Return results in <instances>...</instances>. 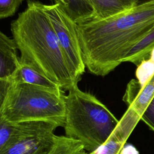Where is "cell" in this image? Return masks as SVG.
<instances>
[{
  "label": "cell",
  "instance_id": "6da1fadb",
  "mask_svg": "<svg viewBox=\"0 0 154 154\" xmlns=\"http://www.w3.org/2000/svg\"><path fill=\"white\" fill-rule=\"evenodd\" d=\"M154 25V0L106 18L76 24L83 61L88 71L105 76L121 63Z\"/></svg>",
  "mask_w": 154,
  "mask_h": 154
},
{
  "label": "cell",
  "instance_id": "7a4b0ae2",
  "mask_svg": "<svg viewBox=\"0 0 154 154\" xmlns=\"http://www.w3.org/2000/svg\"><path fill=\"white\" fill-rule=\"evenodd\" d=\"M20 63L27 65L69 91L78 85L73 78L43 4L28 0L27 7L11 24Z\"/></svg>",
  "mask_w": 154,
  "mask_h": 154
},
{
  "label": "cell",
  "instance_id": "3957f363",
  "mask_svg": "<svg viewBox=\"0 0 154 154\" xmlns=\"http://www.w3.org/2000/svg\"><path fill=\"white\" fill-rule=\"evenodd\" d=\"M65 136L82 143L91 152L103 145L116 128L119 120L94 95L78 85L65 94Z\"/></svg>",
  "mask_w": 154,
  "mask_h": 154
},
{
  "label": "cell",
  "instance_id": "277c9868",
  "mask_svg": "<svg viewBox=\"0 0 154 154\" xmlns=\"http://www.w3.org/2000/svg\"><path fill=\"white\" fill-rule=\"evenodd\" d=\"M64 96L61 89L12 82L0 115L7 122L14 124L43 121L63 127Z\"/></svg>",
  "mask_w": 154,
  "mask_h": 154
},
{
  "label": "cell",
  "instance_id": "5b68a950",
  "mask_svg": "<svg viewBox=\"0 0 154 154\" xmlns=\"http://www.w3.org/2000/svg\"><path fill=\"white\" fill-rule=\"evenodd\" d=\"M58 126L50 122L30 121L17 123V128L0 154H48L58 135Z\"/></svg>",
  "mask_w": 154,
  "mask_h": 154
},
{
  "label": "cell",
  "instance_id": "8992f818",
  "mask_svg": "<svg viewBox=\"0 0 154 154\" xmlns=\"http://www.w3.org/2000/svg\"><path fill=\"white\" fill-rule=\"evenodd\" d=\"M43 8L55 31L72 76L78 82L85 72V66L81 54L76 24L67 15L60 3L43 4Z\"/></svg>",
  "mask_w": 154,
  "mask_h": 154
},
{
  "label": "cell",
  "instance_id": "52a82bcc",
  "mask_svg": "<svg viewBox=\"0 0 154 154\" xmlns=\"http://www.w3.org/2000/svg\"><path fill=\"white\" fill-rule=\"evenodd\" d=\"M140 120L134 113L127 109L107 141L96 150L87 154H120Z\"/></svg>",
  "mask_w": 154,
  "mask_h": 154
},
{
  "label": "cell",
  "instance_id": "ba28073f",
  "mask_svg": "<svg viewBox=\"0 0 154 154\" xmlns=\"http://www.w3.org/2000/svg\"><path fill=\"white\" fill-rule=\"evenodd\" d=\"M154 96V72L144 84L132 79L128 85L123 100L129 111L139 119Z\"/></svg>",
  "mask_w": 154,
  "mask_h": 154
},
{
  "label": "cell",
  "instance_id": "9c48e42d",
  "mask_svg": "<svg viewBox=\"0 0 154 154\" xmlns=\"http://www.w3.org/2000/svg\"><path fill=\"white\" fill-rule=\"evenodd\" d=\"M14 40L0 31V78L10 79L20 66Z\"/></svg>",
  "mask_w": 154,
  "mask_h": 154
},
{
  "label": "cell",
  "instance_id": "30bf717a",
  "mask_svg": "<svg viewBox=\"0 0 154 154\" xmlns=\"http://www.w3.org/2000/svg\"><path fill=\"white\" fill-rule=\"evenodd\" d=\"M96 19H106L129 10L140 4L139 0H90Z\"/></svg>",
  "mask_w": 154,
  "mask_h": 154
},
{
  "label": "cell",
  "instance_id": "8fae6325",
  "mask_svg": "<svg viewBox=\"0 0 154 154\" xmlns=\"http://www.w3.org/2000/svg\"><path fill=\"white\" fill-rule=\"evenodd\" d=\"M11 81L13 83H25L53 89H61L60 87L45 75L31 67L20 64Z\"/></svg>",
  "mask_w": 154,
  "mask_h": 154
},
{
  "label": "cell",
  "instance_id": "7c38bea8",
  "mask_svg": "<svg viewBox=\"0 0 154 154\" xmlns=\"http://www.w3.org/2000/svg\"><path fill=\"white\" fill-rule=\"evenodd\" d=\"M61 5L67 15L76 24L84 23L94 17L90 0H64V4Z\"/></svg>",
  "mask_w": 154,
  "mask_h": 154
},
{
  "label": "cell",
  "instance_id": "4fadbf2b",
  "mask_svg": "<svg viewBox=\"0 0 154 154\" xmlns=\"http://www.w3.org/2000/svg\"><path fill=\"white\" fill-rule=\"evenodd\" d=\"M154 49V25L125 58L123 62H131L137 66L147 61Z\"/></svg>",
  "mask_w": 154,
  "mask_h": 154
},
{
  "label": "cell",
  "instance_id": "5bb4252c",
  "mask_svg": "<svg viewBox=\"0 0 154 154\" xmlns=\"http://www.w3.org/2000/svg\"><path fill=\"white\" fill-rule=\"evenodd\" d=\"M48 154H87L82 143L65 135H58L57 141Z\"/></svg>",
  "mask_w": 154,
  "mask_h": 154
},
{
  "label": "cell",
  "instance_id": "9a60e30c",
  "mask_svg": "<svg viewBox=\"0 0 154 154\" xmlns=\"http://www.w3.org/2000/svg\"><path fill=\"white\" fill-rule=\"evenodd\" d=\"M17 126V123L7 122L0 115V153L5 148Z\"/></svg>",
  "mask_w": 154,
  "mask_h": 154
},
{
  "label": "cell",
  "instance_id": "2e32d148",
  "mask_svg": "<svg viewBox=\"0 0 154 154\" xmlns=\"http://www.w3.org/2000/svg\"><path fill=\"white\" fill-rule=\"evenodd\" d=\"M23 0H0V19L13 16Z\"/></svg>",
  "mask_w": 154,
  "mask_h": 154
},
{
  "label": "cell",
  "instance_id": "e0dca14e",
  "mask_svg": "<svg viewBox=\"0 0 154 154\" xmlns=\"http://www.w3.org/2000/svg\"><path fill=\"white\" fill-rule=\"evenodd\" d=\"M140 120L145 123L152 131H154V96L143 113Z\"/></svg>",
  "mask_w": 154,
  "mask_h": 154
},
{
  "label": "cell",
  "instance_id": "ac0fdd59",
  "mask_svg": "<svg viewBox=\"0 0 154 154\" xmlns=\"http://www.w3.org/2000/svg\"><path fill=\"white\" fill-rule=\"evenodd\" d=\"M11 85L12 81L10 79L0 78V111L6 100Z\"/></svg>",
  "mask_w": 154,
  "mask_h": 154
},
{
  "label": "cell",
  "instance_id": "d6986e66",
  "mask_svg": "<svg viewBox=\"0 0 154 154\" xmlns=\"http://www.w3.org/2000/svg\"><path fill=\"white\" fill-rule=\"evenodd\" d=\"M134 148L133 147H132V146H128V147H126V149H122V150L123 151V152H125V153H126L127 154H129V152H131L133 149H134Z\"/></svg>",
  "mask_w": 154,
  "mask_h": 154
},
{
  "label": "cell",
  "instance_id": "ffe728a7",
  "mask_svg": "<svg viewBox=\"0 0 154 154\" xmlns=\"http://www.w3.org/2000/svg\"><path fill=\"white\" fill-rule=\"evenodd\" d=\"M52 1H54L55 2H58V3H60L61 4H64V0H52Z\"/></svg>",
  "mask_w": 154,
  "mask_h": 154
},
{
  "label": "cell",
  "instance_id": "44dd1931",
  "mask_svg": "<svg viewBox=\"0 0 154 154\" xmlns=\"http://www.w3.org/2000/svg\"><path fill=\"white\" fill-rule=\"evenodd\" d=\"M140 1L141 3H143V2H148V1H152V0H139Z\"/></svg>",
  "mask_w": 154,
  "mask_h": 154
}]
</instances>
